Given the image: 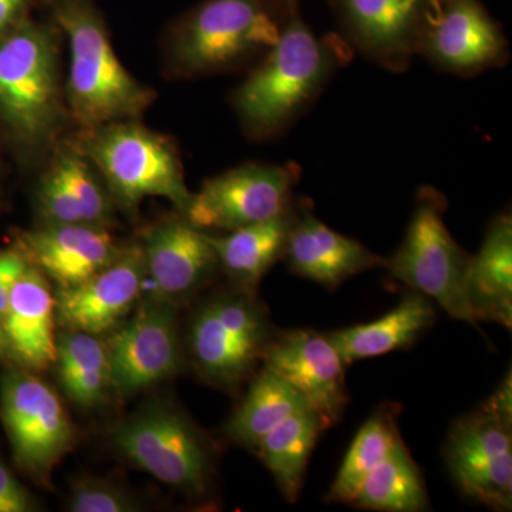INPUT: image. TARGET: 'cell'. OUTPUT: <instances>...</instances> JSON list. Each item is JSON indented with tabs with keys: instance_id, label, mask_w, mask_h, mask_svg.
Segmentation results:
<instances>
[{
	"instance_id": "cell-1",
	"label": "cell",
	"mask_w": 512,
	"mask_h": 512,
	"mask_svg": "<svg viewBox=\"0 0 512 512\" xmlns=\"http://www.w3.org/2000/svg\"><path fill=\"white\" fill-rule=\"evenodd\" d=\"M339 52L289 8L275 45L235 93V110L247 133L268 138L291 126L343 60Z\"/></svg>"
},
{
	"instance_id": "cell-2",
	"label": "cell",
	"mask_w": 512,
	"mask_h": 512,
	"mask_svg": "<svg viewBox=\"0 0 512 512\" xmlns=\"http://www.w3.org/2000/svg\"><path fill=\"white\" fill-rule=\"evenodd\" d=\"M52 10L70 43L66 96L74 119L96 128L140 116L154 94L121 64L94 0H53Z\"/></svg>"
},
{
	"instance_id": "cell-3",
	"label": "cell",
	"mask_w": 512,
	"mask_h": 512,
	"mask_svg": "<svg viewBox=\"0 0 512 512\" xmlns=\"http://www.w3.org/2000/svg\"><path fill=\"white\" fill-rule=\"evenodd\" d=\"M52 28L22 19L0 35V119L26 144L43 143L63 119Z\"/></svg>"
},
{
	"instance_id": "cell-4",
	"label": "cell",
	"mask_w": 512,
	"mask_h": 512,
	"mask_svg": "<svg viewBox=\"0 0 512 512\" xmlns=\"http://www.w3.org/2000/svg\"><path fill=\"white\" fill-rule=\"evenodd\" d=\"M446 200L434 188H421L403 244L383 268L412 291L439 303L453 319L477 326L468 301V255L444 224Z\"/></svg>"
},
{
	"instance_id": "cell-5",
	"label": "cell",
	"mask_w": 512,
	"mask_h": 512,
	"mask_svg": "<svg viewBox=\"0 0 512 512\" xmlns=\"http://www.w3.org/2000/svg\"><path fill=\"white\" fill-rule=\"evenodd\" d=\"M276 330L254 291L239 288L202 303L188 329V350L207 382L232 390L254 373Z\"/></svg>"
},
{
	"instance_id": "cell-6",
	"label": "cell",
	"mask_w": 512,
	"mask_h": 512,
	"mask_svg": "<svg viewBox=\"0 0 512 512\" xmlns=\"http://www.w3.org/2000/svg\"><path fill=\"white\" fill-rule=\"evenodd\" d=\"M90 130L84 156L97 165L124 210H136L148 197L167 198L181 211L187 208L192 194L170 141L128 120Z\"/></svg>"
},
{
	"instance_id": "cell-7",
	"label": "cell",
	"mask_w": 512,
	"mask_h": 512,
	"mask_svg": "<svg viewBox=\"0 0 512 512\" xmlns=\"http://www.w3.org/2000/svg\"><path fill=\"white\" fill-rule=\"evenodd\" d=\"M511 373L476 412L448 433L444 458L461 493L495 511L512 505Z\"/></svg>"
},
{
	"instance_id": "cell-8",
	"label": "cell",
	"mask_w": 512,
	"mask_h": 512,
	"mask_svg": "<svg viewBox=\"0 0 512 512\" xmlns=\"http://www.w3.org/2000/svg\"><path fill=\"white\" fill-rule=\"evenodd\" d=\"M121 456L160 483L202 497L215 474L214 450L191 420L174 407L154 404L111 431Z\"/></svg>"
},
{
	"instance_id": "cell-9",
	"label": "cell",
	"mask_w": 512,
	"mask_h": 512,
	"mask_svg": "<svg viewBox=\"0 0 512 512\" xmlns=\"http://www.w3.org/2000/svg\"><path fill=\"white\" fill-rule=\"evenodd\" d=\"M284 20L264 0H205L175 33V62L184 72L208 73L264 57Z\"/></svg>"
},
{
	"instance_id": "cell-10",
	"label": "cell",
	"mask_w": 512,
	"mask_h": 512,
	"mask_svg": "<svg viewBox=\"0 0 512 512\" xmlns=\"http://www.w3.org/2000/svg\"><path fill=\"white\" fill-rule=\"evenodd\" d=\"M301 177L296 164H245L217 175L192 195L185 220L201 231H235L278 217L292 207Z\"/></svg>"
},
{
	"instance_id": "cell-11",
	"label": "cell",
	"mask_w": 512,
	"mask_h": 512,
	"mask_svg": "<svg viewBox=\"0 0 512 512\" xmlns=\"http://www.w3.org/2000/svg\"><path fill=\"white\" fill-rule=\"evenodd\" d=\"M2 419L19 466L47 480L74 439L57 394L33 373L12 370L2 383Z\"/></svg>"
},
{
	"instance_id": "cell-12",
	"label": "cell",
	"mask_w": 512,
	"mask_h": 512,
	"mask_svg": "<svg viewBox=\"0 0 512 512\" xmlns=\"http://www.w3.org/2000/svg\"><path fill=\"white\" fill-rule=\"evenodd\" d=\"M110 389L127 399L163 382L183 362L173 302L147 301L107 343Z\"/></svg>"
},
{
	"instance_id": "cell-13",
	"label": "cell",
	"mask_w": 512,
	"mask_h": 512,
	"mask_svg": "<svg viewBox=\"0 0 512 512\" xmlns=\"http://www.w3.org/2000/svg\"><path fill=\"white\" fill-rule=\"evenodd\" d=\"M419 53L443 72L468 77L507 62L508 43L478 0H440Z\"/></svg>"
},
{
	"instance_id": "cell-14",
	"label": "cell",
	"mask_w": 512,
	"mask_h": 512,
	"mask_svg": "<svg viewBox=\"0 0 512 512\" xmlns=\"http://www.w3.org/2000/svg\"><path fill=\"white\" fill-rule=\"evenodd\" d=\"M262 366L299 390L328 426H335L349 403L345 363L328 335L315 330L276 332Z\"/></svg>"
},
{
	"instance_id": "cell-15",
	"label": "cell",
	"mask_w": 512,
	"mask_h": 512,
	"mask_svg": "<svg viewBox=\"0 0 512 512\" xmlns=\"http://www.w3.org/2000/svg\"><path fill=\"white\" fill-rule=\"evenodd\" d=\"M440 0H338L350 42L390 72H404L419 53L427 20Z\"/></svg>"
},
{
	"instance_id": "cell-16",
	"label": "cell",
	"mask_w": 512,
	"mask_h": 512,
	"mask_svg": "<svg viewBox=\"0 0 512 512\" xmlns=\"http://www.w3.org/2000/svg\"><path fill=\"white\" fill-rule=\"evenodd\" d=\"M143 247L131 245L92 278L59 288L56 320L64 330L101 335L113 329L136 305L146 279Z\"/></svg>"
},
{
	"instance_id": "cell-17",
	"label": "cell",
	"mask_w": 512,
	"mask_h": 512,
	"mask_svg": "<svg viewBox=\"0 0 512 512\" xmlns=\"http://www.w3.org/2000/svg\"><path fill=\"white\" fill-rule=\"evenodd\" d=\"M141 247L147 275L156 285V296L168 302L200 291L220 266L207 232L194 227L185 217L150 229Z\"/></svg>"
},
{
	"instance_id": "cell-18",
	"label": "cell",
	"mask_w": 512,
	"mask_h": 512,
	"mask_svg": "<svg viewBox=\"0 0 512 512\" xmlns=\"http://www.w3.org/2000/svg\"><path fill=\"white\" fill-rule=\"evenodd\" d=\"M19 247L28 264L59 288L82 284L121 252L106 229L87 224H47L23 234Z\"/></svg>"
},
{
	"instance_id": "cell-19",
	"label": "cell",
	"mask_w": 512,
	"mask_h": 512,
	"mask_svg": "<svg viewBox=\"0 0 512 512\" xmlns=\"http://www.w3.org/2000/svg\"><path fill=\"white\" fill-rule=\"evenodd\" d=\"M284 259L293 274L328 289H336L352 276L384 265L382 256L333 231L303 207L296 212Z\"/></svg>"
},
{
	"instance_id": "cell-20",
	"label": "cell",
	"mask_w": 512,
	"mask_h": 512,
	"mask_svg": "<svg viewBox=\"0 0 512 512\" xmlns=\"http://www.w3.org/2000/svg\"><path fill=\"white\" fill-rule=\"evenodd\" d=\"M46 276L32 265L13 286L2 320L6 348L30 370L56 362V305Z\"/></svg>"
},
{
	"instance_id": "cell-21",
	"label": "cell",
	"mask_w": 512,
	"mask_h": 512,
	"mask_svg": "<svg viewBox=\"0 0 512 512\" xmlns=\"http://www.w3.org/2000/svg\"><path fill=\"white\" fill-rule=\"evenodd\" d=\"M436 308L427 296L410 292L382 318L328 333L346 366L412 346L431 328Z\"/></svg>"
},
{
	"instance_id": "cell-22",
	"label": "cell",
	"mask_w": 512,
	"mask_h": 512,
	"mask_svg": "<svg viewBox=\"0 0 512 512\" xmlns=\"http://www.w3.org/2000/svg\"><path fill=\"white\" fill-rule=\"evenodd\" d=\"M468 301L477 322L512 325V220L495 218L477 255L471 256Z\"/></svg>"
},
{
	"instance_id": "cell-23",
	"label": "cell",
	"mask_w": 512,
	"mask_h": 512,
	"mask_svg": "<svg viewBox=\"0 0 512 512\" xmlns=\"http://www.w3.org/2000/svg\"><path fill=\"white\" fill-rule=\"evenodd\" d=\"M296 212L298 207L292 204L289 210L272 220L235 229L227 235H211L205 231L220 268L235 285L254 291L266 272L284 258Z\"/></svg>"
},
{
	"instance_id": "cell-24",
	"label": "cell",
	"mask_w": 512,
	"mask_h": 512,
	"mask_svg": "<svg viewBox=\"0 0 512 512\" xmlns=\"http://www.w3.org/2000/svg\"><path fill=\"white\" fill-rule=\"evenodd\" d=\"M328 424L311 406L303 407L262 439L255 454L271 471L289 503L301 494L309 457Z\"/></svg>"
},
{
	"instance_id": "cell-25",
	"label": "cell",
	"mask_w": 512,
	"mask_h": 512,
	"mask_svg": "<svg viewBox=\"0 0 512 512\" xmlns=\"http://www.w3.org/2000/svg\"><path fill=\"white\" fill-rule=\"evenodd\" d=\"M306 406L309 404L299 390L274 370L262 366L225 430L234 443L255 451L265 436Z\"/></svg>"
},
{
	"instance_id": "cell-26",
	"label": "cell",
	"mask_w": 512,
	"mask_h": 512,
	"mask_svg": "<svg viewBox=\"0 0 512 512\" xmlns=\"http://www.w3.org/2000/svg\"><path fill=\"white\" fill-rule=\"evenodd\" d=\"M64 393L83 409H93L110 387L107 345L92 333L64 330L56 342V362Z\"/></svg>"
},
{
	"instance_id": "cell-27",
	"label": "cell",
	"mask_w": 512,
	"mask_h": 512,
	"mask_svg": "<svg viewBox=\"0 0 512 512\" xmlns=\"http://www.w3.org/2000/svg\"><path fill=\"white\" fill-rule=\"evenodd\" d=\"M352 505L384 512H420L429 508L423 476L403 439L369 474Z\"/></svg>"
},
{
	"instance_id": "cell-28",
	"label": "cell",
	"mask_w": 512,
	"mask_h": 512,
	"mask_svg": "<svg viewBox=\"0 0 512 512\" xmlns=\"http://www.w3.org/2000/svg\"><path fill=\"white\" fill-rule=\"evenodd\" d=\"M400 440L402 436L397 429L393 407H380L356 434L326 501L352 505L366 478L392 453Z\"/></svg>"
},
{
	"instance_id": "cell-29",
	"label": "cell",
	"mask_w": 512,
	"mask_h": 512,
	"mask_svg": "<svg viewBox=\"0 0 512 512\" xmlns=\"http://www.w3.org/2000/svg\"><path fill=\"white\" fill-rule=\"evenodd\" d=\"M53 165L73 195L84 224L103 227L110 220V202L87 161L79 154H62Z\"/></svg>"
},
{
	"instance_id": "cell-30",
	"label": "cell",
	"mask_w": 512,
	"mask_h": 512,
	"mask_svg": "<svg viewBox=\"0 0 512 512\" xmlns=\"http://www.w3.org/2000/svg\"><path fill=\"white\" fill-rule=\"evenodd\" d=\"M69 510L72 512H133L140 510L136 498L120 485L96 477H83L73 484Z\"/></svg>"
},
{
	"instance_id": "cell-31",
	"label": "cell",
	"mask_w": 512,
	"mask_h": 512,
	"mask_svg": "<svg viewBox=\"0 0 512 512\" xmlns=\"http://www.w3.org/2000/svg\"><path fill=\"white\" fill-rule=\"evenodd\" d=\"M37 202L47 224H84L79 207L55 165L40 181Z\"/></svg>"
},
{
	"instance_id": "cell-32",
	"label": "cell",
	"mask_w": 512,
	"mask_h": 512,
	"mask_svg": "<svg viewBox=\"0 0 512 512\" xmlns=\"http://www.w3.org/2000/svg\"><path fill=\"white\" fill-rule=\"evenodd\" d=\"M39 510L33 495L29 493L6 464L0 461V512H32Z\"/></svg>"
},
{
	"instance_id": "cell-33",
	"label": "cell",
	"mask_w": 512,
	"mask_h": 512,
	"mask_svg": "<svg viewBox=\"0 0 512 512\" xmlns=\"http://www.w3.org/2000/svg\"><path fill=\"white\" fill-rule=\"evenodd\" d=\"M29 264L20 252H2L0 254V322L5 318L10 293Z\"/></svg>"
},
{
	"instance_id": "cell-34",
	"label": "cell",
	"mask_w": 512,
	"mask_h": 512,
	"mask_svg": "<svg viewBox=\"0 0 512 512\" xmlns=\"http://www.w3.org/2000/svg\"><path fill=\"white\" fill-rule=\"evenodd\" d=\"M32 3L33 0H0V35L18 25Z\"/></svg>"
},
{
	"instance_id": "cell-35",
	"label": "cell",
	"mask_w": 512,
	"mask_h": 512,
	"mask_svg": "<svg viewBox=\"0 0 512 512\" xmlns=\"http://www.w3.org/2000/svg\"><path fill=\"white\" fill-rule=\"evenodd\" d=\"M6 349L5 335H3L2 322H0V353Z\"/></svg>"
}]
</instances>
